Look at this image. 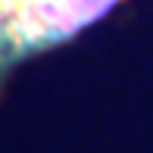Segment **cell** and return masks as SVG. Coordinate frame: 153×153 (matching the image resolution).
<instances>
[{"label":"cell","mask_w":153,"mask_h":153,"mask_svg":"<svg viewBox=\"0 0 153 153\" xmlns=\"http://www.w3.org/2000/svg\"><path fill=\"white\" fill-rule=\"evenodd\" d=\"M125 0H0V94L22 62L75 41Z\"/></svg>","instance_id":"obj_1"}]
</instances>
